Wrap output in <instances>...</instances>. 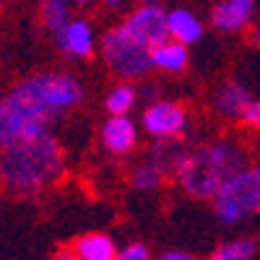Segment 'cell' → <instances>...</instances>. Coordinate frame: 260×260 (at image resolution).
Wrapping results in <instances>:
<instances>
[{
  "instance_id": "1",
  "label": "cell",
  "mask_w": 260,
  "mask_h": 260,
  "mask_svg": "<svg viewBox=\"0 0 260 260\" xmlns=\"http://www.w3.org/2000/svg\"><path fill=\"white\" fill-rule=\"evenodd\" d=\"M83 99V83L73 73L50 71L18 81L0 99V148L21 138L47 133L50 122Z\"/></svg>"
},
{
  "instance_id": "2",
  "label": "cell",
  "mask_w": 260,
  "mask_h": 260,
  "mask_svg": "<svg viewBox=\"0 0 260 260\" xmlns=\"http://www.w3.org/2000/svg\"><path fill=\"white\" fill-rule=\"evenodd\" d=\"M65 154L50 133L21 138L0 148V182L16 195H37L62 177Z\"/></svg>"
},
{
  "instance_id": "3",
  "label": "cell",
  "mask_w": 260,
  "mask_h": 260,
  "mask_svg": "<svg viewBox=\"0 0 260 260\" xmlns=\"http://www.w3.org/2000/svg\"><path fill=\"white\" fill-rule=\"evenodd\" d=\"M245 167V148L237 141L219 138L190 148L180 161L175 177L190 198H213V192Z\"/></svg>"
},
{
  "instance_id": "4",
  "label": "cell",
  "mask_w": 260,
  "mask_h": 260,
  "mask_svg": "<svg viewBox=\"0 0 260 260\" xmlns=\"http://www.w3.org/2000/svg\"><path fill=\"white\" fill-rule=\"evenodd\" d=\"M211 201L221 224H240L247 216H255L260 208V169H240L213 192Z\"/></svg>"
},
{
  "instance_id": "5",
  "label": "cell",
  "mask_w": 260,
  "mask_h": 260,
  "mask_svg": "<svg viewBox=\"0 0 260 260\" xmlns=\"http://www.w3.org/2000/svg\"><path fill=\"white\" fill-rule=\"evenodd\" d=\"M102 57L122 81L143 78L146 73L154 71L151 68V50L127 39L117 26L102 37Z\"/></svg>"
},
{
  "instance_id": "6",
  "label": "cell",
  "mask_w": 260,
  "mask_h": 260,
  "mask_svg": "<svg viewBox=\"0 0 260 260\" xmlns=\"http://www.w3.org/2000/svg\"><path fill=\"white\" fill-rule=\"evenodd\" d=\"M117 29L127 39H133L136 45H141L146 50H154L164 39H169V34H167V13L154 3H141L133 13L120 21Z\"/></svg>"
},
{
  "instance_id": "7",
  "label": "cell",
  "mask_w": 260,
  "mask_h": 260,
  "mask_svg": "<svg viewBox=\"0 0 260 260\" xmlns=\"http://www.w3.org/2000/svg\"><path fill=\"white\" fill-rule=\"evenodd\" d=\"M185 125H187L185 107L177 102L159 99L148 104L143 112V127L151 138H180Z\"/></svg>"
},
{
  "instance_id": "8",
  "label": "cell",
  "mask_w": 260,
  "mask_h": 260,
  "mask_svg": "<svg viewBox=\"0 0 260 260\" xmlns=\"http://www.w3.org/2000/svg\"><path fill=\"white\" fill-rule=\"evenodd\" d=\"M99 136H102L104 148L112 151V154H127V151H133V146L138 141L136 125L127 115H112L110 120H104Z\"/></svg>"
},
{
  "instance_id": "9",
  "label": "cell",
  "mask_w": 260,
  "mask_h": 260,
  "mask_svg": "<svg viewBox=\"0 0 260 260\" xmlns=\"http://www.w3.org/2000/svg\"><path fill=\"white\" fill-rule=\"evenodd\" d=\"M255 0H221L211 11V24L219 31H240L250 24Z\"/></svg>"
},
{
  "instance_id": "10",
  "label": "cell",
  "mask_w": 260,
  "mask_h": 260,
  "mask_svg": "<svg viewBox=\"0 0 260 260\" xmlns=\"http://www.w3.org/2000/svg\"><path fill=\"white\" fill-rule=\"evenodd\" d=\"M57 47L71 57H89L94 52V31L86 21H68L57 34Z\"/></svg>"
},
{
  "instance_id": "11",
  "label": "cell",
  "mask_w": 260,
  "mask_h": 260,
  "mask_svg": "<svg viewBox=\"0 0 260 260\" xmlns=\"http://www.w3.org/2000/svg\"><path fill=\"white\" fill-rule=\"evenodd\" d=\"M250 91H247V86L242 83H237V81H229V83H221L219 89H216L213 94V110L219 117L224 120H240L242 110L247 107L250 102Z\"/></svg>"
},
{
  "instance_id": "12",
  "label": "cell",
  "mask_w": 260,
  "mask_h": 260,
  "mask_svg": "<svg viewBox=\"0 0 260 260\" xmlns=\"http://www.w3.org/2000/svg\"><path fill=\"white\" fill-rule=\"evenodd\" d=\"M185 154H187V148L177 138H154L146 159L154 167H159L164 172V177H175V172H177L180 161L185 159Z\"/></svg>"
},
{
  "instance_id": "13",
  "label": "cell",
  "mask_w": 260,
  "mask_h": 260,
  "mask_svg": "<svg viewBox=\"0 0 260 260\" xmlns=\"http://www.w3.org/2000/svg\"><path fill=\"white\" fill-rule=\"evenodd\" d=\"M167 34H169V39L180 42V45H190V42H198L201 39L203 24L190 11L175 8V11L167 13Z\"/></svg>"
},
{
  "instance_id": "14",
  "label": "cell",
  "mask_w": 260,
  "mask_h": 260,
  "mask_svg": "<svg viewBox=\"0 0 260 260\" xmlns=\"http://www.w3.org/2000/svg\"><path fill=\"white\" fill-rule=\"evenodd\" d=\"M187 65V45H180L175 39H164L161 45L151 50V68L167 73H180Z\"/></svg>"
},
{
  "instance_id": "15",
  "label": "cell",
  "mask_w": 260,
  "mask_h": 260,
  "mask_svg": "<svg viewBox=\"0 0 260 260\" xmlns=\"http://www.w3.org/2000/svg\"><path fill=\"white\" fill-rule=\"evenodd\" d=\"M73 250L78 255V260H115V240L110 234L102 232H91L83 234L73 242Z\"/></svg>"
},
{
  "instance_id": "16",
  "label": "cell",
  "mask_w": 260,
  "mask_h": 260,
  "mask_svg": "<svg viewBox=\"0 0 260 260\" xmlns=\"http://www.w3.org/2000/svg\"><path fill=\"white\" fill-rule=\"evenodd\" d=\"M255 255H257V240L255 237H240V240L219 245L208 260H255Z\"/></svg>"
},
{
  "instance_id": "17",
  "label": "cell",
  "mask_w": 260,
  "mask_h": 260,
  "mask_svg": "<svg viewBox=\"0 0 260 260\" xmlns=\"http://www.w3.org/2000/svg\"><path fill=\"white\" fill-rule=\"evenodd\" d=\"M136 96H138L136 86L130 81H120L117 86L110 89V94L104 99V107H107V112H112V115H127L136 104Z\"/></svg>"
},
{
  "instance_id": "18",
  "label": "cell",
  "mask_w": 260,
  "mask_h": 260,
  "mask_svg": "<svg viewBox=\"0 0 260 260\" xmlns=\"http://www.w3.org/2000/svg\"><path fill=\"white\" fill-rule=\"evenodd\" d=\"M164 172L159 167H154L148 159L141 161L136 169H133V175H130V182H133L136 190H143V192H151V190H159L164 185Z\"/></svg>"
},
{
  "instance_id": "19",
  "label": "cell",
  "mask_w": 260,
  "mask_h": 260,
  "mask_svg": "<svg viewBox=\"0 0 260 260\" xmlns=\"http://www.w3.org/2000/svg\"><path fill=\"white\" fill-rule=\"evenodd\" d=\"M42 8V18H45V26L57 34L65 24H68V3L65 0H39Z\"/></svg>"
},
{
  "instance_id": "20",
  "label": "cell",
  "mask_w": 260,
  "mask_h": 260,
  "mask_svg": "<svg viewBox=\"0 0 260 260\" xmlns=\"http://www.w3.org/2000/svg\"><path fill=\"white\" fill-rule=\"evenodd\" d=\"M115 260H151V252H148L146 245L133 242V245H127L122 252H115Z\"/></svg>"
},
{
  "instance_id": "21",
  "label": "cell",
  "mask_w": 260,
  "mask_h": 260,
  "mask_svg": "<svg viewBox=\"0 0 260 260\" xmlns=\"http://www.w3.org/2000/svg\"><path fill=\"white\" fill-rule=\"evenodd\" d=\"M240 122L242 125H250V127H257L260 125V102L257 99H250L247 102V107H245L242 115H240Z\"/></svg>"
},
{
  "instance_id": "22",
  "label": "cell",
  "mask_w": 260,
  "mask_h": 260,
  "mask_svg": "<svg viewBox=\"0 0 260 260\" xmlns=\"http://www.w3.org/2000/svg\"><path fill=\"white\" fill-rule=\"evenodd\" d=\"M55 260H78V255H76L73 245H62V247H57Z\"/></svg>"
},
{
  "instance_id": "23",
  "label": "cell",
  "mask_w": 260,
  "mask_h": 260,
  "mask_svg": "<svg viewBox=\"0 0 260 260\" xmlns=\"http://www.w3.org/2000/svg\"><path fill=\"white\" fill-rule=\"evenodd\" d=\"M161 260H195L190 252H182V250H169L161 255Z\"/></svg>"
},
{
  "instance_id": "24",
  "label": "cell",
  "mask_w": 260,
  "mask_h": 260,
  "mask_svg": "<svg viewBox=\"0 0 260 260\" xmlns=\"http://www.w3.org/2000/svg\"><path fill=\"white\" fill-rule=\"evenodd\" d=\"M104 3L110 6V8H115V6H120V3H122V0H104Z\"/></svg>"
},
{
  "instance_id": "25",
  "label": "cell",
  "mask_w": 260,
  "mask_h": 260,
  "mask_svg": "<svg viewBox=\"0 0 260 260\" xmlns=\"http://www.w3.org/2000/svg\"><path fill=\"white\" fill-rule=\"evenodd\" d=\"M141 3H154V6H159V0H141Z\"/></svg>"
},
{
  "instance_id": "26",
  "label": "cell",
  "mask_w": 260,
  "mask_h": 260,
  "mask_svg": "<svg viewBox=\"0 0 260 260\" xmlns=\"http://www.w3.org/2000/svg\"><path fill=\"white\" fill-rule=\"evenodd\" d=\"M76 3H86V0H76Z\"/></svg>"
}]
</instances>
